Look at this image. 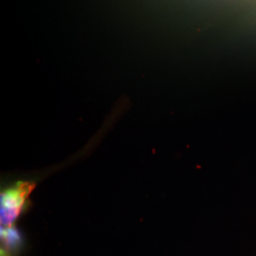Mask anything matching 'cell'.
Masks as SVG:
<instances>
[{
  "mask_svg": "<svg viewBox=\"0 0 256 256\" xmlns=\"http://www.w3.org/2000/svg\"><path fill=\"white\" fill-rule=\"evenodd\" d=\"M21 238L14 226L1 229V256H14L18 252Z\"/></svg>",
  "mask_w": 256,
  "mask_h": 256,
  "instance_id": "obj_2",
  "label": "cell"
},
{
  "mask_svg": "<svg viewBox=\"0 0 256 256\" xmlns=\"http://www.w3.org/2000/svg\"><path fill=\"white\" fill-rule=\"evenodd\" d=\"M36 183L21 182L1 192L0 200V223L1 229L14 226L21 212L26 206V202Z\"/></svg>",
  "mask_w": 256,
  "mask_h": 256,
  "instance_id": "obj_1",
  "label": "cell"
}]
</instances>
